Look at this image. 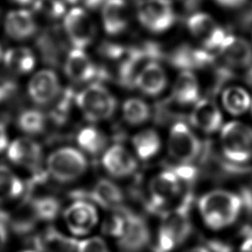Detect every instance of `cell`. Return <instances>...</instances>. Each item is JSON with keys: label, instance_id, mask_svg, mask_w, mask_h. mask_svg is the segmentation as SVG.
Listing matches in <instances>:
<instances>
[{"label": "cell", "instance_id": "obj_21", "mask_svg": "<svg viewBox=\"0 0 252 252\" xmlns=\"http://www.w3.org/2000/svg\"><path fill=\"white\" fill-rule=\"evenodd\" d=\"M35 29L33 16L28 10L11 11L5 18L6 33L14 39H26L34 33Z\"/></svg>", "mask_w": 252, "mask_h": 252}, {"label": "cell", "instance_id": "obj_30", "mask_svg": "<svg viewBox=\"0 0 252 252\" xmlns=\"http://www.w3.org/2000/svg\"><path fill=\"white\" fill-rule=\"evenodd\" d=\"M212 60V56L209 50L204 49H193L188 47H183L178 50L174 57L173 61L177 66L190 68V67H200Z\"/></svg>", "mask_w": 252, "mask_h": 252}, {"label": "cell", "instance_id": "obj_4", "mask_svg": "<svg viewBox=\"0 0 252 252\" xmlns=\"http://www.w3.org/2000/svg\"><path fill=\"white\" fill-rule=\"evenodd\" d=\"M46 166L49 174L55 180L66 183L82 176L88 168V161L85 155L79 150L65 147L54 151L48 157Z\"/></svg>", "mask_w": 252, "mask_h": 252}, {"label": "cell", "instance_id": "obj_14", "mask_svg": "<svg viewBox=\"0 0 252 252\" xmlns=\"http://www.w3.org/2000/svg\"><path fill=\"white\" fill-rule=\"evenodd\" d=\"M150 240V231L145 221L132 214H128L123 229L117 238L119 246L126 251L136 252L144 248Z\"/></svg>", "mask_w": 252, "mask_h": 252}, {"label": "cell", "instance_id": "obj_42", "mask_svg": "<svg viewBox=\"0 0 252 252\" xmlns=\"http://www.w3.org/2000/svg\"><path fill=\"white\" fill-rule=\"evenodd\" d=\"M2 57V50H1V47H0V58Z\"/></svg>", "mask_w": 252, "mask_h": 252}, {"label": "cell", "instance_id": "obj_37", "mask_svg": "<svg viewBox=\"0 0 252 252\" xmlns=\"http://www.w3.org/2000/svg\"><path fill=\"white\" fill-rule=\"evenodd\" d=\"M215 1L223 7L235 8L242 5L246 0H215Z\"/></svg>", "mask_w": 252, "mask_h": 252}, {"label": "cell", "instance_id": "obj_34", "mask_svg": "<svg viewBox=\"0 0 252 252\" xmlns=\"http://www.w3.org/2000/svg\"><path fill=\"white\" fill-rule=\"evenodd\" d=\"M34 9L46 17L58 18L64 13L65 6L60 0H35Z\"/></svg>", "mask_w": 252, "mask_h": 252}, {"label": "cell", "instance_id": "obj_7", "mask_svg": "<svg viewBox=\"0 0 252 252\" xmlns=\"http://www.w3.org/2000/svg\"><path fill=\"white\" fill-rule=\"evenodd\" d=\"M167 146L170 157L182 164L193 161L201 150L198 137L182 122L174 123L170 128Z\"/></svg>", "mask_w": 252, "mask_h": 252}, {"label": "cell", "instance_id": "obj_33", "mask_svg": "<svg viewBox=\"0 0 252 252\" xmlns=\"http://www.w3.org/2000/svg\"><path fill=\"white\" fill-rule=\"evenodd\" d=\"M76 252H110V249L103 237L89 235L78 242Z\"/></svg>", "mask_w": 252, "mask_h": 252}, {"label": "cell", "instance_id": "obj_10", "mask_svg": "<svg viewBox=\"0 0 252 252\" xmlns=\"http://www.w3.org/2000/svg\"><path fill=\"white\" fill-rule=\"evenodd\" d=\"M187 28L190 33L209 51L219 49L226 35L216 21L204 12H198L190 16L187 21Z\"/></svg>", "mask_w": 252, "mask_h": 252}, {"label": "cell", "instance_id": "obj_16", "mask_svg": "<svg viewBox=\"0 0 252 252\" xmlns=\"http://www.w3.org/2000/svg\"><path fill=\"white\" fill-rule=\"evenodd\" d=\"M101 22L109 35L123 32L129 25V9L125 0H106L101 8Z\"/></svg>", "mask_w": 252, "mask_h": 252}, {"label": "cell", "instance_id": "obj_28", "mask_svg": "<svg viewBox=\"0 0 252 252\" xmlns=\"http://www.w3.org/2000/svg\"><path fill=\"white\" fill-rule=\"evenodd\" d=\"M122 114L128 124L141 125L149 119L151 110L147 102L143 99L130 97L123 102Z\"/></svg>", "mask_w": 252, "mask_h": 252}, {"label": "cell", "instance_id": "obj_39", "mask_svg": "<svg viewBox=\"0 0 252 252\" xmlns=\"http://www.w3.org/2000/svg\"><path fill=\"white\" fill-rule=\"evenodd\" d=\"M105 2L106 0H86V5L88 8L95 10L97 8L101 9Z\"/></svg>", "mask_w": 252, "mask_h": 252}, {"label": "cell", "instance_id": "obj_15", "mask_svg": "<svg viewBox=\"0 0 252 252\" xmlns=\"http://www.w3.org/2000/svg\"><path fill=\"white\" fill-rule=\"evenodd\" d=\"M105 170L114 177H127L137 168L134 156L123 146L114 145L108 148L101 158Z\"/></svg>", "mask_w": 252, "mask_h": 252}, {"label": "cell", "instance_id": "obj_20", "mask_svg": "<svg viewBox=\"0 0 252 252\" xmlns=\"http://www.w3.org/2000/svg\"><path fill=\"white\" fill-rule=\"evenodd\" d=\"M191 122L201 131L211 134L221 127L222 115L212 99H199L192 110Z\"/></svg>", "mask_w": 252, "mask_h": 252}, {"label": "cell", "instance_id": "obj_31", "mask_svg": "<svg viewBox=\"0 0 252 252\" xmlns=\"http://www.w3.org/2000/svg\"><path fill=\"white\" fill-rule=\"evenodd\" d=\"M31 209L36 220H52L58 215L60 205L53 197H41L32 201Z\"/></svg>", "mask_w": 252, "mask_h": 252}, {"label": "cell", "instance_id": "obj_19", "mask_svg": "<svg viewBox=\"0 0 252 252\" xmlns=\"http://www.w3.org/2000/svg\"><path fill=\"white\" fill-rule=\"evenodd\" d=\"M67 77L74 83H86L96 75V68L82 48L74 47L67 55L64 66Z\"/></svg>", "mask_w": 252, "mask_h": 252}, {"label": "cell", "instance_id": "obj_8", "mask_svg": "<svg viewBox=\"0 0 252 252\" xmlns=\"http://www.w3.org/2000/svg\"><path fill=\"white\" fill-rule=\"evenodd\" d=\"M64 29L68 38L76 48L89 46L95 36V25L82 8L71 9L64 18Z\"/></svg>", "mask_w": 252, "mask_h": 252}, {"label": "cell", "instance_id": "obj_5", "mask_svg": "<svg viewBox=\"0 0 252 252\" xmlns=\"http://www.w3.org/2000/svg\"><path fill=\"white\" fill-rule=\"evenodd\" d=\"M62 217L68 232L81 238L91 235L99 222L96 206L86 200L72 202L63 211Z\"/></svg>", "mask_w": 252, "mask_h": 252}, {"label": "cell", "instance_id": "obj_27", "mask_svg": "<svg viewBox=\"0 0 252 252\" xmlns=\"http://www.w3.org/2000/svg\"><path fill=\"white\" fill-rule=\"evenodd\" d=\"M77 142L84 152L91 155H96L105 147L106 139L99 129L93 126H87L79 131Z\"/></svg>", "mask_w": 252, "mask_h": 252}, {"label": "cell", "instance_id": "obj_44", "mask_svg": "<svg viewBox=\"0 0 252 252\" xmlns=\"http://www.w3.org/2000/svg\"><path fill=\"white\" fill-rule=\"evenodd\" d=\"M69 1H71V2H75V1H77V0H69Z\"/></svg>", "mask_w": 252, "mask_h": 252}, {"label": "cell", "instance_id": "obj_36", "mask_svg": "<svg viewBox=\"0 0 252 252\" xmlns=\"http://www.w3.org/2000/svg\"><path fill=\"white\" fill-rule=\"evenodd\" d=\"M8 146V137L5 126L0 122V153L4 151Z\"/></svg>", "mask_w": 252, "mask_h": 252}, {"label": "cell", "instance_id": "obj_3", "mask_svg": "<svg viewBox=\"0 0 252 252\" xmlns=\"http://www.w3.org/2000/svg\"><path fill=\"white\" fill-rule=\"evenodd\" d=\"M220 146L228 160L249 161L252 158V127L239 121L226 123L220 131Z\"/></svg>", "mask_w": 252, "mask_h": 252}, {"label": "cell", "instance_id": "obj_6", "mask_svg": "<svg viewBox=\"0 0 252 252\" xmlns=\"http://www.w3.org/2000/svg\"><path fill=\"white\" fill-rule=\"evenodd\" d=\"M138 19L146 30L160 33L171 28L175 14L169 0H143L138 7Z\"/></svg>", "mask_w": 252, "mask_h": 252}, {"label": "cell", "instance_id": "obj_35", "mask_svg": "<svg viewBox=\"0 0 252 252\" xmlns=\"http://www.w3.org/2000/svg\"><path fill=\"white\" fill-rule=\"evenodd\" d=\"M6 221L7 218H0V252L4 249L9 238V230Z\"/></svg>", "mask_w": 252, "mask_h": 252}, {"label": "cell", "instance_id": "obj_13", "mask_svg": "<svg viewBox=\"0 0 252 252\" xmlns=\"http://www.w3.org/2000/svg\"><path fill=\"white\" fill-rule=\"evenodd\" d=\"M218 50L223 60L232 67L243 68L252 64V45L243 37L226 34Z\"/></svg>", "mask_w": 252, "mask_h": 252}, {"label": "cell", "instance_id": "obj_40", "mask_svg": "<svg viewBox=\"0 0 252 252\" xmlns=\"http://www.w3.org/2000/svg\"><path fill=\"white\" fill-rule=\"evenodd\" d=\"M18 4H22V5H25V4H30L32 2H33V0H12Z\"/></svg>", "mask_w": 252, "mask_h": 252}, {"label": "cell", "instance_id": "obj_12", "mask_svg": "<svg viewBox=\"0 0 252 252\" xmlns=\"http://www.w3.org/2000/svg\"><path fill=\"white\" fill-rule=\"evenodd\" d=\"M60 84L57 75L48 69L35 73L29 83V94L37 104L44 105L53 101L59 94Z\"/></svg>", "mask_w": 252, "mask_h": 252}, {"label": "cell", "instance_id": "obj_11", "mask_svg": "<svg viewBox=\"0 0 252 252\" xmlns=\"http://www.w3.org/2000/svg\"><path fill=\"white\" fill-rule=\"evenodd\" d=\"M181 180L174 170H164L156 175L149 185L152 204L161 208L174 201L181 192Z\"/></svg>", "mask_w": 252, "mask_h": 252}, {"label": "cell", "instance_id": "obj_25", "mask_svg": "<svg viewBox=\"0 0 252 252\" xmlns=\"http://www.w3.org/2000/svg\"><path fill=\"white\" fill-rule=\"evenodd\" d=\"M251 99L248 92L239 86L228 87L221 94L223 107L232 115H241L246 112L250 108Z\"/></svg>", "mask_w": 252, "mask_h": 252}, {"label": "cell", "instance_id": "obj_9", "mask_svg": "<svg viewBox=\"0 0 252 252\" xmlns=\"http://www.w3.org/2000/svg\"><path fill=\"white\" fill-rule=\"evenodd\" d=\"M189 222L179 210L168 213L160 224L158 235V250L169 252L183 242L189 234Z\"/></svg>", "mask_w": 252, "mask_h": 252}, {"label": "cell", "instance_id": "obj_2", "mask_svg": "<svg viewBox=\"0 0 252 252\" xmlns=\"http://www.w3.org/2000/svg\"><path fill=\"white\" fill-rule=\"evenodd\" d=\"M76 102L90 121H102L110 118L116 109V99L110 91L99 83L86 87L76 96Z\"/></svg>", "mask_w": 252, "mask_h": 252}, {"label": "cell", "instance_id": "obj_23", "mask_svg": "<svg viewBox=\"0 0 252 252\" xmlns=\"http://www.w3.org/2000/svg\"><path fill=\"white\" fill-rule=\"evenodd\" d=\"M132 145L137 156L143 160H148L158 155L161 142L156 130L144 129L133 136Z\"/></svg>", "mask_w": 252, "mask_h": 252}, {"label": "cell", "instance_id": "obj_17", "mask_svg": "<svg viewBox=\"0 0 252 252\" xmlns=\"http://www.w3.org/2000/svg\"><path fill=\"white\" fill-rule=\"evenodd\" d=\"M167 85V77L164 69L155 60L148 62L139 72L135 87L144 94L156 96L160 94Z\"/></svg>", "mask_w": 252, "mask_h": 252}, {"label": "cell", "instance_id": "obj_43", "mask_svg": "<svg viewBox=\"0 0 252 252\" xmlns=\"http://www.w3.org/2000/svg\"><path fill=\"white\" fill-rule=\"evenodd\" d=\"M250 107H251V110H252V99H251V105H250Z\"/></svg>", "mask_w": 252, "mask_h": 252}, {"label": "cell", "instance_id": "obj_1", "mask_svg": "<svg viewBox=\"0 0 252 252\" xmlns=\"http://www.w3.org/2000/svg\"><path fill=\"white\" fill-rule=\"evenodd\" d=\"M243 206L239 195L223 189H215L201 196L198 212L206 227L220 231L232 226L238 220Z\"/></svg>", "mask_w": 252, "mask_h": 252}, {"label": "cell", "instance_id": "obj_18", "mask_svg": "<svg viewBox=\"0 0 252 252\" xmlns=\"http://www.w3.org/2000/svg\"><path fill=\"white\" fill-rule=\"evenodd\" d=\"M8 158L11 161L37 171L41 161V148L30 138H19L8 147Z\"/></svg>", "mask_w": 252, "mask_h": 252}, {"label": "cell", "instance_id": "obj_26", "mask_svg": "<svg viewBox=\"0 0 252 252\" xmlns=\"http://www.w3.org/2000/svg\"><path fill=\"white\" fill-rule=\"evenodd\" d=\"M4 63L10 70L23 74L32 70L35 59L29 48L17 47L7 50L4 54Z\"/></svg>", "mask_w": 252, "mask_h": 252}, {"label": "cell", "instance_id": "obj_32", "mask_svg": "<svg viewBox=\"0 0 252 252\" xmlns=\"http://www.w3.org/2000/svg\"><path fill=\"white\" fill-rule=\"evenodd\" d=\"M18 124L24 132L29 134H37L43 130L45 119L40 111L30 109L24 111L20 115Z\"/></svg>", "mask_w": 252, "mask_h": 252}, {"label": "cell", "instance_id": "obj_29", "mask_svg": "<svg viewBox=\"0 0 252 252\" xmlns=\"http://www.w3.org/2000/svg\"><path fill=\"white\" fill-rule=\"evenodd\" d=\"M25 186L6 165L0 164V200L15 199L24 192Z\"/></svg>", "mask_w": 252, "mask_h": 252}, {"label": "cell", "instance_id": "obj_41", "mask_svg": "<svg viewBox=\"0 0 252 252\" xmlns=\"http://www.w3.org/2000/svg\"><path fill=\"white\" fill-rule=\"evenodd\" d=\"M19 252H40L39 250H37V249H24V250H22V251H19Z\"/></svg>", "mask_w": 252, "mask_h": 252}, {"label": "cell", "instance_id": "obj_38", "mask_svg": "<svg viewBox=\"0 0 252 252\" xmlns=\"http://www.w3.org/2000/svg\"><path fill=\"white\" fill-rule=\"evenodd\" d=\"M182 252H213L209 247L205 246V245H193L190 247H187L186 249H184Z\"/></svg>", "mask_w": 252, "mask_h": 252}, {"label": "cell", "instance_id": "obj_24", "mask_svg": "<svg viewBox=\"0 0 252 252\" xmlns=\"http://www.w3.org/2000/svg\"><path fill=\"white\" fill-rule=\"evenodd\" d=\"M93 198L104 208L116 210L123 202L121 189L108 179H100L93 190Z\"/></svg>", "mask_w": 252, "mask_h": 252}, {"label": "cell", "instance_id": "obj_22", "mask_svg": "<svg viewBox=\"0 0 252 252\" xmlns=\"http://www.w3.org/2000/svg\"><path fill=\"white\" fill-rule=\"evenodd\" d=\"M172 94L180 104L197 102L200 96V85L197 77L189 70L182 71L175 80Z\"/></svg>", "mask_w": 252, "mask_h": 252}]
</instances>
